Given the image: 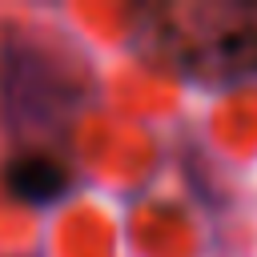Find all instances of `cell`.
I'll return each instance as SVG.
<instances>
[{
  "label": "cell",
  "instance_id": "2",
  "mask_svg": "<svg viewBox=\"0 0 257 257\" xmlns=\"http://www.w3.org/2000/svg\"><path fill=\"white\" fill-rule=\"evenodd\" d=\"M8 189H12L16 197H24V201L44 205V201H56V197L64 193V173H60L52 161H44V157H28V161L12 165Z\"/></svg>",
  "mask_w": 257,
  "mask_h": 257
},
{
  "label": "cell",
  "instance_id": "1",
  "mask_svg": "<svg viewBox=\"0 0 257 257\" xmlns=\"http://www.w3.org/2000/svg\"><path fill=\"white\" fill-rule=\"evenodd\" d=\"M145 28L149 52L201 84L257 76V4L161 8Z\"/></svg>",
  "mask_w": 257,
  "mask_h": 257
}]
</instances>
